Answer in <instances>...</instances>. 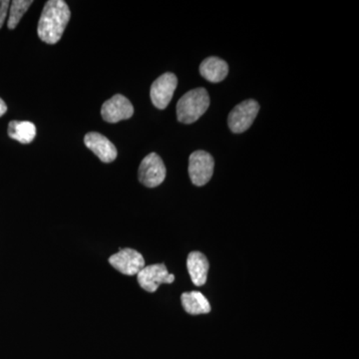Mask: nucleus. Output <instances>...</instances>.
Segmentation results:
<instances>
[{"label": "nucleus", "instance_id": "obj_13", "mask_svg": "<svg viewBox=\"0 0 359 359\" xmlns=\"http://www.w3.org/2000/svg\"><path fill=\"white\" fill-rule=\"evenodd\" d=\"M182 306L185 309L186 313L198 316V314L209 313L211 311V306L202 292H185L181 297Z\"/></svg>", "mask_w": 359, "mask_h": 359}, {"label": "nucleus", "instance_id": "obj_9", "mask_svg": "<svg viewBox=\"0 0 359 359\" xmlns=\"http://www.w3.org/2000/svg\"><path fill=\"white\" fill-rule=\"evenodd\" d=\"M133 114V105L128 98L121 94H116L109 100L106 101L101 108V115L104 121L108 123H117L130 119Z\"/></svg>", "mask_w": 359, "mask_h": 359}, {"label": "nucleus", "instance_id": "obj_6", "mask_svg": "<svg viewBox=\"0 0 359 359\" xmlns=\"http://www.w3.org/2000/svg\"><path fill=\"white\" fill-rule=\"evenodd\" d=\"M178 86V78L173 73H165L153 82L150 96L152 103L160 110L166 109Z\"/></svg>", "mask_w": 359, "mask_h": 359}, {"label": "nucleus", "instance_id": "obj_3", "mask_svg": "<svg viewBox=\"0 0 359 359\" xmlns=\"http://www.w3.org/2000/svg\"><path fill=\"white\" fill-rule=\"evenodd\" d=\"M259 111V103L254 99H249L238 104L231 111L228 117L229 128L233 133H244L252 126Z\"/></svg>", "mask_w": 359, "mask_h": 359}, {"label": "nucleus", "instance_id": "obj_8", "mask_svg": "<svg viewBox=\"0 0 359 359\" xmlns=\"http://www.w3.org/2000/svg\"><path fill=\"white\" fill-rule=\"evenodd\" d=\"M111 266L126 276H137L145 268V259L140 252L133 249H123L109 259Z\"/></svg>", "mask_w": 359, "mask_h": 359}, {"label": "nucleus", "instance_id": "obj_7", "mask_svg": "<svg viewBox=\"0 0 359 359\" xmlns=\"http://www.w3.org/2000/svg\"><path fill=\"white\" fill-rule=\"evenodd\" d=\"M139 285L148 292H155L163 283H172L175 276L168 271L164 264H152L142 269L137 275Z\"/></svg>", "mask_w": 359, "mask_h": 359}, {"label": "nucleus", "instance_id": "obj_15", "mask_svg": "<svg viewBox=\"0 0 359 359\" xmlns=\"http://www.w3.org/2000/svg\"><path fill=\"white\" fill-rule=\"evenodd\" d=\"M32 4V0H13L11 2V6H9L11 11H9L8 21H7V26H8L9 29L16 28L21 18Z\"/></svg>", "mask_w": 359, "mask_h": 359}, {"label": "nucleus", "instance_id": "obj_1", "mask_svg": "<svg viewBox=\"0 0 359 359\" xmlns=\"http://www.w3.org/2000/svg\"><path fill=\"white\" fill-rule=\"evenodd\" d=\"M71 11L63 0H49L45 4L39 22V39L47 44H56L69 22Z\"/></svg>", "mask_w": 359, "mask_h": 359}, {"label": "nucleus", "instance_id": "obj_12", "mask_svg": "<svg viewBox=\"0 0 359 359\" xmlns=\"http://www.w3.org/2000/svg\"><path fill=\"white\" fill-rule=\"evenodd\" d=\"M200 73L203 77L212 83H219L228 76V63L219 57L205 59L200 65Z\"/></svg>", "mask_w": 359, "mask_h": 359}, {"label": "nucleus", "instance_id": "obj_16", "mask_svg": "<svg viewBox=\"0 0 359 359\" xmlns=\"http://www.w3.org/2000/svg\"><path fill=\"white\" fill-rule=\"evenodd\" d=\"M9 6H11V2H9L8 0H1V1H0V29H1L4 21L6 20Z\"/></svg>", "mask_w": 359, "mask_h": 359}, {"label": "nucleus", "instance_id": "obj_17", "mask_svg": "<svg viewBox=\"0 0 359 359\" xmlns=\"http://www.w3.org/2000/svg\"><path fill=\"white\" fill-rule=\"evenodd\" d=\"M7 111V105L1 98H0V117L6 114Z\"/></svg>", "mask_w": 359, "mask_h": 359}, {"label": "nucleus", "instance_id": "obj_14", "mask_svg": "<svg viewBox=\"0 0 359 359\" xmlns=\"http://www.w3.org/2000/svg\"><path fill=\"white\" fill-rule=\"evenodd\" d=\"M8 136L21 144H29L36 136V127L29 121H11L8 124Z\"/></svg>", "mask_w": 359, "mask_h": 359}, {"label": "nucleus", "instance_id": "obj_11", "mask_svg": "<svg viewBox=\"0 0 359 359\" xmlns=\"http://www.w3.org/2000/svg\"><path fill=\"white\" fill-rule=\"evenodd\" d=\"M187 268L194 285L201 287L207 283L209 262L204 254L200 252H191L187 259Z\"/></svg>", "mask_w": 359, "mask_h": 359}, {"label": "nucleus", "instance_id": "obj_5", "mask_svg": "<svg viewBox=\"0 0 359 359\" xmlns=\"http://www.w3.org/2000/svg\"><path fill=\"white\" fill-rule=\"evenodd\" d=\"M139 181L148 188L160 186L166 178V167L159 155L151 153L142 161L138 171Z\"/></svg>", "mask_w": 359, "mask_h": 359}, {"label": "nucleus", "instance_id": "obj_2", "mask_svg": "<svg viewBox=\"0 0 359 359\" xmlns=\"http://www.w3.org/2000/svg\"><path fill=\"white\" fill-rule=\"evenodd\" d=\"M210 106V96L205 88L187 92L177 104V118L184 124H192L205 114Z\"/></svg>", "mask_w": 359, "mask_h": 359}, {"label": "nucleus", "instance_id": "obj_10", "mask_svg": "<svg viewBox=\"0 0 359 359\" xmlns=\"http://www.w3.org/2000/svg\"><path fill=\"white\" fill-rule=\"evenodd\" d=\"M84 144L103 163H111L117 158V149L114 144L102 134L90 132L85 135Z\"/></svg>", "mask_w": 359, "mask_h": 359}, {"label": "nucleus", "instance_id": "obj_4", "mask_svg": "<svg viewBox=\"0 0 359 359\" xmlns=\"http://www.w3.org/2000/svg\"><path fill=\"white\" fill-rule=\"evenodd\" d=\"M215 161L205 151H196L189 158V176L194 185L202 187L212 179Z\"/></svg>", "mask_w": 359, "mask_h": 359}]
</instances>
